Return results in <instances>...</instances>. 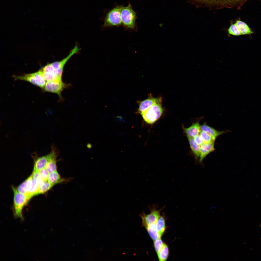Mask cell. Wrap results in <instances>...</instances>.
I'll return each instance as SVG.
<instances>
[{
    "label": "cell",
    "mask_w": 261,
    "mask_h": 261,
    "mask_svg": "<svg viewBox=\"0 0 261 261\" xmlns=\"http://www.w3.org/2000/svg\"><path fill=\"white\" fill-rule=\"evenodd\" d=\"M203 4L213 6H224L230 5L238 0H196Z\"/></svg>",
    "instance_id": "8fae6325"
},
{
    "label": "cell",
    "mask_w": 261,
    "mask_h": 261,
    "mask_svg": "<svg viewBox=\"0 0 261 261\" xmlns=\"http://www.w3.org/2000/svg\"><path fill=\"white\" fill-rule=\"evenodd\" d=\"M203 143H214L215 139L213 138L209 134L201 130L199 133Z\"/></svg>",
    "instance_id": "603a6c76"
},
{
    "label": "cell",
    "mask_w": 261,
    "mask_h": 261,
    "mask_svg": "<svg viewBox=\"0 0 261 261\" xmlns=\"http://www.w3.org/2000/svg\"><path fill=\"white\" fill-rule=\"evenodd\" d=\"M53 186L47 180L44 181L38 187L37 195L46 192Z\"/></svg>",
    "instance_id": "7402d4cb"
},
{
    "label": "cell",
    "mask_w": 261,
    "mask_h": 261,
    "mask_svg": "<svg viewBox=\"0 0 261 261\" xmlns=\"http://www.w3.org/2000/svg\"><path fill=\"white\" fill-rule=\"evenodd\" d=\"M39 183L37 179L31 174L16 188L20 193L26 195L30 199L37 195Z\"/></svg>",
    "instance_id": "7a4b0ae2"
},
{
    "label": "cell",
    "mask_w": 261,
    "mask_h": 261,
    "mask_svg": "<svg viewBox=\"0 0 261 261\" xmlns=\"http://www.w3.org/2000/svg\"><path fill=\"white\" fill-rule=\"evenodd\" d=\"M55 147L53 145L50 152L45 155L38 156L35 153L32 154L34 161L33 170L38 172L45 168L48 162L53 154Z\"/></svg>",
    "instance_id": "9c48e42d"
},
{
    "label": "cell",
    "mask_w": 261,
    "mask_h": 261,
    "mask_svg": "<svg viewBox=\"0 0 261 261\" xmlns=\"http://www.w3.org/2000/svg\"><path fill=\"white\" fill-rule=\"evenodd\" d=\"M228 32L230 34L234 36H239L241 35L235 23L230 25L228 29Z\"/></svg>",
    "instance_id": "cb8c5ba5"
},
{
    "label": "cell",
    "mask_w": 261,
    "mask_h": 261,
    "mask_svg": "<svg viewBox=\"0 0 261 261\" xmlns=\"http://www.w3.org/2000/svg\"><path fill=\"white\" fill-rule=\"evenodd\" d=\"M191 151L196 159L199 158L200 146L195 141L193 138H187Z\"/></svg>",
    "instance_id": "ffe728a7"
},
{
    "label": "cell",
    "mask_w": 261,
    "mask_h": 261,
    "mask_svg": "<svg viewBox=\"0 0 261 261\" xmlns=\"http://www.w3.org/2000/svg\"><path fill=\"white\" fill-rule=\"evenodd\" d=\"M68 178H62L57 170L49 174L48 181L52 185L68 182Z\"/></svg>",
    "instance_id": "5bb4252c"
},
{
    "label": "cell",
    "mask_w": 261,
    "mask_h": 261,
    "mask_svg": "<svg viewBox=\"0 0 261 261\" xmlns=\"http://www.w3.org/2000/svg\"><path fill=\"white\" fill-rule=\"evenodd\" d=\"M161 101L157 102L141 113L143 119L147 123H153L161 116L163 111Z\"/></svg>",
    "instance_id": "3957f363"
},
{
    "label": "cell",
    "mask_w": 261,
    "mask_h": 261,
    "mask_svg": "<svg viewBox=\"0 0 261 261\" xmlns=\"http://www.w3.org/2000/svg\"><path fill=\"white\" fill-rule=\"evenodd\" d=\"M164 243L160 238L154 241V246L157 254L162 248Z\"/></svg>",
    "instance_id": "d4e9b609"
},
{
    "label": "cell",
    "mask_w": 261,
    "mask_h": 261,
    "mask_svg": "<svg viewBox=\"0 0 261 261\" xmlns=\"http://www.w3.org/2000/svg\"><path fill=\"white\" fill-rule=\"evenodd\" d=\"M193 139L195 142L198 145L201 146L203 143V142L199 134L197 135Z\"/></svg>",
    "instance_id": "4316f807"
},
{
    "label": "cell",
    "mask_w": 261,
    "mask_h": 261,
    "mask_svg": "<svg viewBox=\"0 0 261 261\" xmlns=\"http://www.w3.org/2000/svg\"><path fill=\"white\" fill-rule=\"evenodd\" d=\"M123 6H116L107 13L104 19V27L118 26L122 24L121 13Z\"/></svg>",
    "instance_id": "5b68a950"
},
{
    "label": "cell",
    "mask_w": 261,
    "mask_h": 261,
    "mask_svg": "<svg viewBox=\"0 0 261 261\" xmlns=\"http://www.w3.org/2000/svg\"><path fill=\"white\" fill-rule=\"evenodd\" d=\"M12 188L14 193L13 209L14 216L23 220V209L30 199L26 195L19 192L16 188L13 186Z\"/></svg>",
    "instance_id": "6da1fadb"
},
{
    "label": "cell",
    "mask_w": 261,
    "mask_h": 261,
    "mask_svg": "<svg viewBox=\"0 0 261 261\" xmlns=\"http://www.w3.org/2000/svg\"><path fill=\"white\" fill-rule=\"evenodd\" d=\"M121 15L122 24L125 28L131 29L135 28L137 17L136 12L130 4L126 7L123 6Z\"/></svg>",
    "instance_id": "277c9868"
},
{
    "label": "cell",
    "mask_w": 261,
    "mask_h": 261,
    "mask_svg": "<svg viewBox=\"0 0 261 261\" xmlns=\"http://www.w3.org/2000/svg\"><path fill=\"white\" fill-rule=\"evenodd\" d=\"M215 149L214 143H203L200 147V162H201L207 155L214 151Z\"/></svg>",
    "instance_id": "7c38bea8"
},
{
    "label": "cell",
    "mask_w": 261,
    "mask_h": 261,
    "mask_svg": "<svg viewBox=\"0 0 261 261\" xmlns=\"http://www.w3.org/2000/svg\"><path fill=\"white\" fill-rule=\"evenodd\" d=\"M157 206L156 204L149 205L148 207L150 210V213L146 214L143 211L139 214L142 220V226L144 227L149 224H156L158 218L160 215V211L165 207L164 206L160 209L157 210Z\"/></svg>",
    "instance_id": "ba28073f"
},
{
    "label": "cell",
    "mask_w": 261,
    "mask_h": 261,
    "mask_svg": "<svg viewBox=\"0 0 261 261\" xmlns=\"http://www.w3.org/2000/svg\"><path fill=\"white\" fill-rule=\"evenodd\" d=\"M200 120H199L196 122L193 123L188 127L183 128L184 132L187 138H193L199 134L201 130L200 125L199 123Z\"/></svg>",
    "instance_id": "30bf717a"
},
{
    "label": "cell",
    "mask_w": 261,
    "mask_h": 261,
    "mask_svg": "<svg viewBox=\"0 0 261 261\" xmlns=\"http://www.w3.org/2000/svg\"><path fill=\"white\" fill-rule=\"evenodd\" d=\"M13 78L15 80L27 81L43 89L46 83V81L43 77L41 69L33 73L22 75H14Z\"/></svg>",
    "instance_id": "8992f818"
},
{
    "label": "cell",
    "mask_w": 261,
    "mask_h": 261,
    "mask_svg": "<svg viewBox=\"0 0 261 261\" xmlns=\"http://www.w3.org/2000/svg\"><path fill=\"white\" fill-rule=\"evenodd\" d=\"M201 130L206 132L215 139L220 135L226 133L227 131L217 130L207 125L205 123L200 125Z\"/></svg>",
    "instance_id": "9a60e30c"
},
{
    "label": "cell",
    "mask_w": 261,
    "mask_h": 261,
    "mask_svg": "<svg viewBox=\"0 0 261 261\" xmlns=\"http://www.w3.org/2000/svg\"><path fill=\"white\" fill-rule=\"evenodd\" d=\"M149 236L153 241L160 238L157 230L155 224H152L144 226Z\"/></svg>",
    "instance_id": "e0dca14e"
},
{
    "label": "cell",
    "mask_w": 261,
    "mask_h": 261,
    "mask_svg": "<svg viewBox=\"0 0 261 261\" xmlns=\"http://www.w3.org/2000/svg\"><path fill=\"white\" fill-rule=\"evenodd\" d=\"M38 172L40 176L44 181L47 180L49 173L45 168L40 170Z\"/></svg>",
    "instance_id": "484cf974"
},
{
    "label": "cell",
    "mask_w": 261,
    "mask_h": 261,
    "mask_svg": "<svg viewBox=\"0 0 261 261\" xmlns=\"http://www.w3.org/2000/svg\"><path fill=\"white\" fill-rule=\"evenodd\" d=\"M169 254V250L167 245L164 243L162 248L157 254L159 261H165L167 259Z\"/></svg>",
    "instance_id": "44dd1931"
},
{
    "label": "cell",
    "mask_w": 261,
    "mask_h": 261,
    "mask_svg": "<svg viewBox=\"0 0 261 261\" xmlns=\"http://www.w3.org/2000/svg\"><path fill=\"white\" fill-rule=\"evenodd\" d=\"M162 100L161 97L155 98L150 97L140 103L138 111L140 113L157 102Z\"/></svg>",
    "instance_id": "4fadbf2b"
},
{
    "label": "cell",
    "mask_w": 261,
    "mask_h": 261,
    "mask_svg": "<svg viewBox=\"0 0 261 261\" xmlns=\"http://www.w3.org/2000/svg\"><path fill=\"white\" fill-rule=\"evenodd\" d=\"M235 23L241 35L251 34L254 33L248 26L245 22L238 20L236 21Z\"/></svg>",
    "instance_id": "ac0fdd59"
},
{
    "label": "cell",
    "mask_w": 261,
    "mask_h": 261,
    "mask_svg": "<svg viewBox=\"0 0 261 261\" xmlns=\"http://www.w3.org/2000/svg\"><path fill=\"white\" fill-rule=\"evenodd\" d=\"M58 154V151L55 147L53 154L48 162L45 167L49 174L57 170L56 163Z\"/></svg>",
    "instance_id": "2e32d148"
},
{
    "label": "cell",
    "mask_w": 261,
    "mask_h": 261,
    "mask_svg": "<svg viewBox=\"0 0 261 261\" xmlns=\"http://www.w3.org/2000/svg\"><path fill=\"white\" fill-rule=\"evenodd\" d=\"M155 224L157 230L161 237L164 233L166 229L164 217L160 215L158 218Z\"/></svg>",
    "instance_id": "d6986e66"
},
{
    "label": "cell",
    "mask_w": 261,
    "mask_h": 261,
    "mask_svg": "<svg viewBox=\"0 0 261 261\" xmlns=\"http://www.w3.org/2000/svg\"><path fill=\"white\" fill-rule=\"evenodd\" d=\"M70 84L63 82L62 80H55L47 81L43 89L44 92L56 94L59 97V101H62L63 99L61 96V93L63 90L69 87Z\"/></svg>",
    "instance_id": "52a82bcc"
}]
</instances>
